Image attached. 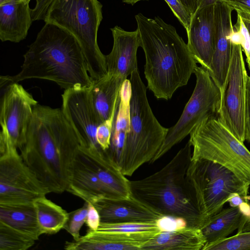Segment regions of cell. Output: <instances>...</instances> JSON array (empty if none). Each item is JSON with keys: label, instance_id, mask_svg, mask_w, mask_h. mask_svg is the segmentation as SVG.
<instances>
[{"label": "cell", "instance_id": "7", "mask_svg": "<svg viewBox=\"0 0 250 250\" xmlns=\"http://www.w3.org/2000/svg\"><path fill=\"white\" fill-rule=\"evenodd\" d=\"M186 178L193 202L205 224L223 208L232 193H238L247 201L250 199V185L229 169L211 161L191 160Z\"/></svg>", "mask_w": 250, "mask_h": 250}, {"label": "cell", "instance_id": "2", "mask_svg": "<svg viewBox=\"0 0 250 250\" xmlns=\"http://www.w3.org/2000/svg\"><path fill=\"white\" fill-rule=\"evenodd\" d=\"M23 57L21 71L14 76H1V86L29 79L53 81L65 89L89 88L93 84L78 41L55 23L45 22Z\"/></svg>", "mask_w": 250, "mask_h": 250}, {"label": "cell", "instance_id": "42", "mask_svg": "<svg viewBox=\"0 0 250 250\" xmlns=\"http://www.w3.org/2000/svg\"><path fill=\"white\" fill-rule=\"evenodd\" d=\"M141 0H122L124 2L126 3L127 4H131V5H134L137 2Z\"/></svg>", "mask_w": 250, "mask_h": 250}, {"label": "cell", "instance_id": "28", "mask_svg": "<svg viewBox=\"0 0 250 250\" xmlns=\"http://www.w3.org/2000/svg\"><path fill=\"white\" fill-rule=\"evenodd\" d=\"M202 250H250V231L237 233L205 246Z\"/></svg>", "mask_w": 250, "mask_h": 250}, {"label": "cell", "instance_id": "25", "mask_svg": "<svg viewBox=\"0 0 250 250\" xmlns=\"http://www.w3.org/2000/svg\"><path fill=\"white\" fill-rule=\"evenodd\" d=\"M39 225L42 234H54L60 231L68 218V213L46 197L34 202Z\"/></svg>", "mask_w": 250, "mask_h": 250}, {"label": "cell", "instance_id": "13", "mask_svg": "<svg viewBox=\"0 0 250 250\" xmlns=\"http://www.w3.org/2000/svg\"><path fill=\"white\" fill-rule=\"evenodd\" d=\"M62 101V111L80 139L81 146L101 147L98 144L96 134L102 122L93 106L89 88L65 89Z\"/></svg>", "mask_w": 250, "mask_h": 250}, {"label": "cell", "instance_id": "37", "mask_svg": "<svg viewBox=\"0 0 250 250\" xmlns=\"http://www.w3.org/2000/svg\"><path fill=\"white\" fill-rule=\"evenodd\" d=\"M236 11L237 14L241 18L242 21L249 32L250 37V14L239 10H236ZM246 61L250 71V55L249 58L246 59Z\"/></svg>", "mask_w": 250, "mask_h": 250}, {"label": "cell", "instance_id": "36", "mask_svg": "<svg viewBox=\"0 0 250 250\" xmlns=\"http://www.w3.org/2000/svg\"><path fill=\"white\" fill-rule=\"evenodd\" d=\"M225 1L236 11L250 14V0H226Z\"/></svg>", "mask_w": 250, "mask_h": 250}, {"label": "cell", "instance_id": "32", "mask_svg": "<svg viewBox=\"0 0 250 250\" xmlns=\"http://www.w3.org/2000/svg\"><path fill=\"white\" fill-rule=\"evenodd\" d=\"M161 231H171L188 227L187 221L180 217L164 215L156 220Z\"/></svg>", "mask_w": 250, "mask_h": 250}, {"label": "cell", "instance_id": "19", "mask_svg": "<svg viewBox=\"0 0 250 250\" xmlns=\"http://www.w3.org/2000/svg\"><path fill=\"white\" fill-rule=\"evenodd\" d=\"M88 154L95 174L104 189L108 198L121 199L132 194L130 181L122 172L108 150L83 146Z\"/></svg>", "mask_w": 250, "mask_h": 250}, {"label": "cell", "instance_id": "3", "mask_svg": "<svg viewBox=\"0 0 250 250\" xmlns=\"http://www.w3.org/2000/svg\"><path fill=\"white\" fill-rule=\"evenodd\" d=\"M146 64L147 88L158 99L168 100L186 85L197 62L175 27L161 18L135 15Z\"/></svg>", "mask_w": 250, "mask_h": 250}, {"label": "cell", "instance_id": "33", "mask_svg": "<svg viewBox=\"0 0 250 250\" xmlns=\"http://www.w3.org/2000/svg\"><path fill=\"white\" fill-rule=\"evenodd\" d=\"M234 27L240 33L242 40L241 46L247 59L250 55V37L247 29L238 15H237V22Z\"/></svg>", "mask_w": 250, "mask_h": 250}, {"label": "cell", "instance_id": "35", "mask_svg": "<svg viewBox=\"0 0 250 250\" xmlns=\"http://www.w3.org/2000/svg\"><path fill=\"white\" fill-rule=\"evenodd\" d=\"M100 216L92 203H88V211L85 224L89 230L96 231L100 224Z\"/></svg>", "mask_w": 250, "mask_h": 250}, {"label": "cell", "instance_id": "29", "mask_svg": "<svg viewBox=\"0 0 250 250\" xmlns=\"http://www.w3.org/2000/svg\"><path fill=\"white\" fill-rule=\"evenodd\" d=\"M87 211L88 203L85 202L82 207L68 213V218L63 229L72 235L74 240L81 237L80 230L85 223Z\"/></svg>", "mask_w": 250, "mask_h": 250}, {"label": "cell", "instance_id": "22", "mask_svg": "<svg viewBox=\"0 0 250 250\" xmlns=\"http://www.w3.org/2000/svg\"><path fill=\"white\" fill-rule=\"evenodd\" d=\"M126 78L107 74L93 81L89 93L94 108L103 122L114 116L120 90Z\"/></svg>", "mask_w": 250, "mask_h": 250}, {"label": "cell", "instance_id": "40", "mask_svg": "<svg viewBox=\"0 0 250 250\" xmlns=\"http://www.w3.org/2000/svg\"><path fill=\"white\" fill-rule=\"evenodd\" d=\"M248 203L250 206V199L249 200ZM237 230V233L250 231V215L247 217L244 216L241 225Z\"/></svg>", "mask_w": 250, "mask_h": 250}, {"label": "cell", "instance_id": "24", "mask_svg": "<svg viewBox=\"0 0 250 250\" xmlns=\"http://www.w3.org/2000/svg\"><path fill=\"white\" fill-rule=\"evenodd\" d=\"M244 216L238 206L223 208L211 216L200 229L206 240L205 246L228 237L239 228Z\"/></svg>", "mask_w": 250, "mask_h": 250}, {"label": "cell", "instance_id": "11", "mask_svg": "<svg viewBox=\"0 0 250 250\" xmlns=\"http://www.w3.org/2000/svg\"><path fill=\"white\" fill-rule=\"evenodd\" d=\"M232 43L231 58L219 116L241 142L245 140V104L248 75L241 44Z\"/></svg>", "mask_w": 250, "mask_h": 250}, {"label": "cell", "instance_id": "8", "mask_svg": "<svg viewBox=\"0 0 250 250\" xmlns=\"http://www.w3.org/2000/svg\"><path fill=\"white\" fill-rule=\"evenodd\" d=\"M189 135L191 160L206 159L218 163L250 185V151L219 115L205 118Z\"/></svg>", "mask_w": 250, "mask_h": 250}, {"label": "cell", "instance_id": "9", "mask_svg": "<svg viewBox=\"0 0 250 250\" xmlns=\"http://www.w3.org/2000/svg\"><path fill=\"white\" fill-rule=\"evenodd\" d=\"M194 73L196 81L193 93L176 124L168 128L162 146L150 163L163 157L205 118L220 113L222 92L208 70L197 66Z\"/></svg>", "mask_w": 250, "mask_h": 250}, {"label": "cell", "instance_id": "10", "mask_svg": "<svg viewBox=\"0 0 250 250\" xmlns=\"http://www.w3.org/2000/svg\"><path fill=\"white\" fill-rule=\"evenodd\" d=\"M49 193L18 148L9 139L0 136V204L32 203Z\"/></svg>", "mask_w": 250, "mask_h": 250}, {"label": "cell", "instance_id": "27", "mask_svg": "<svg viewBox=\"0 0 250 250\" xmlns=\"http://www.w3.org/2000/svg\"><path fill=\"white\" fill-rule=\"evenodd\" d=\"M95 231L137 233L147 232H161L156 221L137 222L121 223H104L100 224Z\"/></svg>", "mask_w": 250, "mask_h": 250}, {"label": "cell", "instance_id": "12", "mask_svg": "<svg viewBox=\"0 0 250 250\" xmlns=\"http://www.w3.org/2000/svg\"><path fill=\"white\" fill-rule=\"evenodd\" d=\"M37 104L18 83L7 85L0 103V135L9 139L19 149L25 143L33 108Z\"/></svg>", "mask_w": 250, "mask_h": 250}, {"label": "cell", "instance_id": "41", "mask_svg": "<svg viewBox=\"0 0 250 250\" xmlns=\"http://www.w3.org/2000/svg\"><path fill=\"white\" fill-rule=\"evenodd\" d=\"M226 0H199L200 6L199 7H202L210 4H213L216 2L218 1H226Z\"/></svg>", "mask_w": 250, "mask_h": 250}, {"label": "cell", "instance_id": "4", "mask_svg": "<svg viewBox=\"0 0 250 250\" xmlns=\"http://www.w3.org/2000/svg\"><path fill=\"white\" fill-rule=\"evenodd\" d=\"M191 155L188 141L161 169L130 181V186L132 195L163 215L182 218L188 227L201 229L205 222L193 202L186 178Z\"/></svg>", "mask_w": 250, "mask_h": 250}, {"label": "cell", "instance_id": "39", "mask_svg": "<svg viewBox=\"0 0 250 250\" xmlns=\"http://www.w3.org/2000/svg\"><path fill=\"white\" fill-rule=\"evenodd\" d=\"M245 202H248V201L238 193H234L230 195L227 202L229 203L231 207H239Z\"/></svg>", "mask_w": 250, "mask_h": 250}, {"label": "cell", "instance_id": "30", "mask_svg": "<svg viewBox=\"0 0 250 250\" xmlns=\"http://www.w3.org/2000/svg\"><path fill=\"white\" fill-rule=\"evenodd\" d=\"M113 117L102 123L97 129V141L104 150H108L110 146Z\"/></svg>", "mask_w": 250, "mask_h": 250}, {"label": "cell", "instance_id": "14", "mask_svg": "<svg viewBox=\"0 0 250 250\" xmlns=\"http://www.w3.org/2000/svg\"><path fill=\"white\" fill-rule=\"evenodd\" d=\"M234 9L225 1L214 3V50L208 70L214 81L224 90L230 66L234 28L231 13Z\"/></svg>", "mask_w": 250, "mask_h": 250}, {"label": "cell", "instance_id": "5", "mask_svg": "<svg viewBox=\"0 0 250 250\" xmlns=\"http://www.w3.org/2000/svg\"><path fill=\"white\" fill-rule=\"evenodd\" d=\"M130 128L117 162L125 176H131L143 165L150 162L162 146L168 128L157 120L149 106L146 88L138 69L129 79Z\"/></svg>", "mask_w": 250, "mask_h": 250}, {"label": "cell", "instance_id": "18", "mask_svg": "<svg viewBox=\"0 0 250 250\" xmlns=\"http://www.w3.org/2000/svg\"><path fill=\"white\" fill-rule=\"evenodd\" d=\"M113 38L111 51L104 55L107 74L127 78L138 69L137 52L140 47L137 29L127 31L118 26L111 28Z\"/></svg>", "mask_w": 250, "mask_h": 250}, {"label": "cell", "instance_id": "23", "mask_svg": "<svg viewBox=\"0 0 250 250\" xmlns=\"http://www.w3.org/2000/svg\"><path fill=\"white\" fill-rule=\"evenodd\" d=\"M0 221L28 234L36 241L42 234L34 203L0 204Z\"/></svg>", "mask_w": 250, "mask_h": 250}, {"label": "cell", "instance_id": "1", "mask_svg": "<svg viewBox=\"0 0 250 250\" xmlns=\"http://www.w3.org/2000/svg\"><path fill=\"white\" fill-rule=\"evenodd\" d=\"M81 146L62 108L37 104L20 150L24 162L50 192L61 193L68 187L73 162Z\"/></svg>", "mask_w": 250, "mask_h": 250}, {"label": "cell", "instance_id": "31", "mask_svg": "<svg viewBox=\"0 0 250 250\" xmlns=\"http://www.w3.org/2000/svg\"><path fill=\"white\" fill-rule=\"evenodd\" d=\"M180 23L188 30L192 17L180 0H165Z\"/></svg>", "mask_w": 250, "mask_h": 250}, {"label": "cell", "instance_id": "17", "mask_svg": "<svg viewBox=\"0 0 250 250\" xmlns=\"http://www.w3.org/2000/svg\"><path fill=\"white\" fill-rule=\"evenodd\" d=\"M92 204L104 223L153 222L164 216L132 194L125 198H103Z\"/></svg>", "mask_w": 250, "mask_h": 250}, {"label": "cell", "instance_id": "26", "mask_svg": "<svg viewBox=\"0 0 250 250\" xmlns=\"http://www.w3.org/2000/svg\"><path fill=\"white\" fill-rule=\"evenodd\" d=\"M36 241L28 234L0 221V250H26Z\"/></svg>", "mask_w": 250, "mask_h": 250}, {"label": "cell", "instance_id": "34", "mask_svg": "<svg viewBox=\"0 0 250 250\" xmlns=\"http://www.w3.org/2000/svg\"><path fill=\"white\" fill-rule=\"evenodd\" d=\"M245 139L250 143V76H248L246 85L245 104Z\"/></svg>", "mask_w": 250, "mask_h": 250}, {"label": "cell", "instance_id": "21", "mask_svg": "<svg viewBox=\"0 0 250 250\" xmlns=\"http://www.w3.org/2000/svg\"><path fill=\"white\" fill-rule=\"evenodd\" d=\"M205 244L200 229L186 227L161 231L147 242L142 250H202Z\"/></svg>", "mask_w": 250, "mask_h": 250}, {"label": "cell", "instance_id": "16", "mask_svg": "<svg viewBox=\"0 0 250 250\" xmlns=\"http://www.w3.org/2000/svg\"><path fill=\"white\" fill-rule=\"evenodd\" d=\"M160 232L137 233L100 232L88 229L77 240L66 241L67 250H142L143 246Z\"/></svg>", "mask_w": 250, "mask_h": 250}, {"label": "cell", "instance_id": "38", "mask_svg": "<svg viewBox=\"0 0 250 250\" xmlns=\"http://www.w3.org/2000/svg\"><path fill=\"white\" fill-rule=\"evenodd\" d=\"M188 12L192 15L200 6L199 0H180Z\"/></svg>", "mask_w": 250, "mask_h": 250}, {"label": "cell", "instance_id": "20", "mask_svg": "<svg viewBox=\"0 0 250 250\" xmlns=\"http://www.w3.org/2000/svg\"><path fill=\"white\" fill-rule=\"evenodd\" d=\"M30 0H12L0 4V39L19 42L24 40L32 24Z\"/></svg>", "mask_w": 250, "mask_h": 250}, {"label": "cell", "instance_id": "6", "mask_svg": "<svg viewBox=\"0 0 250 250\" xmlns=\"http://www.w3.org/2000/svg\"><path fill=\"white\" fill-rule=\"evenodd\" d=\"M102 7L98 0H54L44 21L61 26L76 37L93 81L107 75L104 55L97 42Z\"/></svg>", "mask_w": 250, "mask_h": 250}, {"label": "cell", "instance_id": "15", "mask_svg": "<svg viewBox=\"0 0 250 250\" xmlns=\"http://www.w3.org/2000/svg\"><path fill=\"white\" fill-rule=\"evenodd\" d=\"M187 32L190 52L197 62L209 70L214 50V4L197 9Z\"/></svg>", "mask_w": 250, "mask_h": 250}]
</instances>
